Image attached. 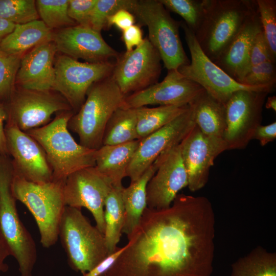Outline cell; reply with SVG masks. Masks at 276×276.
I'll use <instances>...</instances> for the list:
<instances>
[{"label": "cell", "instance_id": "ffe728a7", "mask_svg": "<svg viewBox=\"0 0 276 276\" xmlns=\"http://www.w3.org/2000/svg\"><path fill=\"white\" fill-rule=\"evenodd\" d=\"M52 40L57 51L63 55L87 62H107L120 55L107 43L100 32L90 27L77 25L58 30L53 32Z\"/></svg>", "mask_w": 276, "mask_h": 276}, {"label": "cell", "instance_id": "f1b7e54d", "mask_svg": "<svg viewBox=\"0 0 276 276\" xmlns=\"http://www.w3.org/2000/svg\"><path fill=\"white\" fill-rule=\"evenodd\" d=\"M189 105L159 106L153 108L146 106L136 109V130L141 140L158 130L186 111Z\"/></svg>", "mask_w": 276, "mask_h": 276}, {"label": "cell", "instance_id": "7dc6e473", "mask_svg": "<svg viewBox=\"0 0 276 276\" xmlns=\"http://www.w3.org/2000/svg\"><path fill=\"white\" fill-rule=\"evenodd\" d=\"M265 107L267 109H271L275 112L276 111V97L272 96L269 97L265 103Z\"/></svg>", "mask_w": 276, "mask_h": 276}, {"label": "cell", "instance_id": "4dcf8cb0", "mask_svg": "<svg viewBox=\"0 0 276 276\" xmlns=\"http://www.w3.org/2000/svg\"><path fill=\"white\" fill-rule=\"evenodd\" d=\"M68 0H37L39 17L52 30L77 25L68 14Z\"/></svg>", "mask_w": 276, "mask_h": 276}, {"label": "cell", "instance_id": "ac0fdd59", "mask_svg": "<svg viewBox=\"0 0 276 276\" xmlns=\"http://www.w3.org/2000/svg\"><path fill=\"white\" fill-rule=\"evenodd\" d=\"M182 159L191 192L201 189L207 183L211 168L216 158L227 150L222 139L208 136L195 125L180 143Z\"/></svg>", "mask_w": 276, "mask_h": 276}, {"label": "cell", "instance_id": "ba28073f", "mask_svg": "<svg viewBox=\"0 0 276 276\" xmlns=\"http://www.w3.org/2000/svg\"><path fill=\"white\" fill-rule=\"evenodd\" d=\"M130 12L147 27L148 39L168 71L189 63L179 36L181 22L174 20L159 0H135Z\"/></svg>", "mask_w": 276, "mask_h": 276}, {"label": "cell", "instance_id": "b9f144b4", "mask_svg": "<svg viewBox=\"0 0 276 276\" xmlns=\"http://www.w3.org/2000/svg\"><path fill=\"white\" fill-rule=\"evenodd\" d=\"M125 248L126 245L122 247H118L115 251L108 256L92 270L83 274V276H104Z\"/></svg>", "mask_w": 276, "mask_h": 276}, {"label": "cell", "instance_id": "8fae6325", "mask_svg": "<svg viewBox=\"0 0 276 276\" xmlns=\"http://www.w3.org/2000/svg\"><path fill=\"white\" fill-rule=\"evenodd\" d=\"M114 64L109 61L82 62L61 55L55 59V79L52 90L61 95L76 113L84 102L90 87L110 76Z\"/></svg>", "mask_w": 276, "mask_h": 276}, {"label": "cell", "instance_id": "f6af8a7d", "mask_svg": "<svg viewBox=\"0 0 276 276\" xmlns=\"http://www.w3.org/2000/svg\"><path fill=\"white\" fill-rule=\"evenodd\" d=\"M15 24L0 17V43L14 30Z\"/></svg>", "mask_w": 276, "mask_h": 276}, {"label": "cell", "instance_id": "277c9868", "mask_svg": "<svg viewBox=\"0 0 276 276\" xmlns=\"http://www.w3.org/2000/svg\"><path fill=\"white\" fill-rule=\"evenodd\" d=\"M111 75L90 87L84 102L67 123L68 129L78 135L79 144L91 149L103 145L106 125L125 97Z\"/></svg>", "mask_w": 276, "mask_h": 276}, {"label": "cell", "instance_id": "836d02e7", "mask_svg": "<svg viewBox=\"0 0 276 276\" xmlns=\"http://www.w3.org/2000/svg\"><path fill=\"white\" fill-rule=\"evenodd\" d=\"M21 57L0 50V103L5 104L10 97Z\"/></svg>", "mask_w": 276, "mask_h": 276}, {"label": "cell", "instance_id": "5b68a950", "mask_svg": "<svg viewBox=\"0 0 276 276\" xmlns=\"http://www.w3.org/2000/svg\"><path fill=\"white\" fill-rule=\"evenodd\" d=\"M13 176L12 159L9 155H0V240L16 260L21 276H32L36 246L17 212L11 188Z\"/></svg>", "mask_w": 276, "mask_h": 276}, {"label": "cell", "instance_id": "9c48e42d", "mask_svg": "<svg viewBox=\"0 0 276 276\" xmlns=\"http://www.w3.org/2000/svg\"><path fill=\"white\" fill-rule=\"evenodd\" d=\"M187 44L191 55L189 63L178 71L187 78L202 87L210 95L225 104L232 95L238 90H247L270 93L273 86H249L230 77L209 58L201 49L193 32L181 21Z\"/></svg>", "mask_w": 276, "mask_h": 276}, {"label": "cell", "instance_id": "d6986e66", "mask_svg": "<svg viewBox=\"0 0 276 276\" xmlns=\"http://www.w3.org/2000/svg\"><path fill=\"white\" fill-rule=\"evenodd\" d=\"M204 89L177 70L168 71L160 82L125 96L122 107L137 108L148 105H189Z\"/></svg>", "mask_w": 276, "mask_h": 276}, {"label": "cell", "instance_id": "8d00e7d4", "mask_svg": "<svg viewBox=\"0 0 276 276\" xmlns=\"http://www.w3.org/2000/svg\"><path fill=\"white\" fill-rule=\"evenodd\" d=\"M275 82V62L268 61L250 66L240 83L249 86H274Z\"/></svg>", "mask_w": 276, "mask_h": 276}, {"label": "cell", "instance_id": "52a82bcc", "mask_svg": "<svg viewBox=\"0 0 276 276\" xmlns=\"http://www.w3.org/2000/svg\"><path fill=\"white\" fill-rule=\"evenodd\" d=\"M64 182L52 181L38 184L14 174L12 191L14 197L30 211L37 223L40 242L44 247L54 245L59 238V227L65 205Z\"/></svg>", "mask_w": 276, "mask_h": 276}, {"label": "cell", "instance_id": "7a4b0ae2", "mask_svg": "<svg viewBox=\"0 0 276 276\" xmlns=\"http://www.w3.org/2000/svg\"><path fill=\"white\" fill-rule=\"evenodd\" d=\"M73 111L58 112L50 123L26 131L41 146L53 171L52 181L65 182L72 173L95 167L97 150L77 143L67 127Z\"/></svg>", "mask_w": 276, "mask_h": 276}, {"label": "cell", "instance_id": "484cf974", "mask_svg": "<svg viewBox=\"0 0 276 276\" xmlns=\"http://www.w3.org/2000/svg\"><path fill=\"white\" fill-rule=\"evenodd\" d=\"M156 171L154 163L135 181L122 190L124 222L122 233L130 234L140 222L147 207V185Z\"/></svg>", "mask_w": 276, "mask_h": 276}, {"label": "cell", "instance_id": "4316f807", "mask_svg": "<svg viewBox=\"0 0 276 276\" xmlns=\"http://www.w3.org/2000/svg\"><path fill=\"white\" fill-rule=\"evenodd\" d=\"M136 125L135 108H119L106 125L103 145H117L139 140Z\"/></svg>", "mask_w": 276, "mask_h": 276}, {"label": "cell", "instance_id": "8992f818", "mask_svg": "<svg viewBox=\"0 0 276 276\" xmlns=\"http://www.w3.org/2000/svg\"><path fill=\"white\" fill-rule=\"evenodd\" d=\"M59 237L69 265L82 274L110 254L104 234L91 224L81 209L65 206L59 224Z\"/></svg>", "mask_w": 276, "mask_h": 276}, {"label": "cell", "instance_id": "bcb514c9", "mask_svg": "<svg viewBox=\"0 0 276 276\" xmlns=\"http://www.w3.org/2000/svg\"><path fill=\"white\" fill-rule=\"evenodd\" d=\"M9 256H10V254L8 247L5 243L0 240V272L8 270V266L4 263V261Z\"/></svg>", "mask_w": 276, "mask_h": 276}, {"label": "cell", "instance_id": "6da1fadb", "mask_svg": "<svg viewBox=\"0 0 276 276\" xmlns=\"http://www.w3.org/2000/svg\"><path fill=\"white\" fill-rule=\"evenodd\" d=\"M214 221L204 197L178 194L168 208L147 207L104 276H211Z\"/></svg>", "mask_w": 276, "mask_h": 276}, {"label": "cell", "instance_id": "ab89813d", "mask_svg": "<svg viewBox=\"0 0 276 276\" xmlns=\"http://www.w3.org/2000/svg\"><path fill=\"white\" fill-rule=\"evenodd\" d=\"M135 16L126 9H121L111 15L107 20V27L114 26L122 31L134 25Z\"/></svg>", "mask_w": 276, "mask_h": 276}, {"label": "cell", "instance_id": "ee69618b", "mask_svg": "<svg viewBox=\"0 0 276 276\" xmlns=\"http://www.w3.org/2000/svg\"><path fill=\"white\" fill-rule=\"evenodd\" d=\"M8 115L5 104L0 103V155H9L5 133L4 122H7Z\"/></svg>", "mask_w": 276, "mask_h": 276}, {"label": "cell", "instance_id": "60d3db41", "mask_svg": "<svg viewBox=\"0 0 276 276\" xmlns=\"http://www.w3.org/2000/svg\"><path fill=\"white\" fill-rule=\"evenodd\" d=\"M122 39L126 52L131 51L143 42L142 30L139 26L134 24L122 31Z\"/></svg>", "mask_w": 276, "mask_h": 276}, {"label": "cell", "instance_id": "d4e9b609", "mask_svg": "<svg viewBox=\"0 0 276 276\" xmlns=\"http://www.w3.org/2000/svg\"><path fill=\"white\" fill-rule=\"evenodd\" d=\"M53 31L41 20L15 25L13 31L0 43V50L22 57L30 49L43 42L52 40Z\"/></svg>", "mask_w": 276, "mask_h": 276}, {"label": "cell", "instance_id": "d6a6232c", "mask_svg": "<svg viewBox=\"0 0 276 276\" xmlns=\"http://www.w3.org/2000/svg\"><path fill=\"white\" fill-rule=\"evenodd\" d=\"M0 17L15 25L38 20L36 1L0 0Z\"/></svg>", "mask_w": 276, "mask_h": 276}, {"label": "cell", "instance_id": "4fadbf2b", "mask_svg": "<svg viewBox=\"0 0 276 276\" xmlns=\"http://www.w3.org/2000/svg\"><path fill=\"white\" fill-rule=\"evenodd\" d=\"M117 59L111 76L125 96L157 82L161 73L162 59L147 38L144 39L141 45L119 55Z\"/></svg>", "mask_w": 276, "mask_h": 276}, {"label": "cell", "instance_id": "d590c367", "mask_svg": "<svg viewBox=\"0 0 276 276\" xmlns=\"http://www.w3.org/2000/svg\"><path fill=\"white\" fill-rule=\"evenodd\" d=\"M256 2L262 30L272 55L276 58V1Z\"/></svg>", "mask_w": 276, "mask_h": 276}, {"label": "cell", "instance_id": "f35d334b", "mask_svg": "<svg viewBox=\"0 0 276 276\" xmlns=\"http://www.w3.org/2000/svg\"><path fill=\"white\" fill-rule=\"evenodd\" d=\"M275 59L272 55L263 32L261 30L255 37L250 49L249 67L268 61L275 62Z\"/></svg>", "mask_w": 276, "mask_h": 276}, {"label": "cell", "instance_id": "7c38bea8", "mask_svg": "<svg viewBox=\"0 0 276 276\" xmlns=\"http://www.w3.org/2000/svg\"><path fill=\"white\" fill-rule=\"evenodd\" d=\"M269 93L240 90L225 104L226 128L223 135L228 150L243 149L261 125L263 107Z\"/></svg>", "mask_w": 276, "mask_h": 276}, {"label": "cell", "instance_id": "603a6c76", "mask_svg": "<svg viewBox=\"0 0 276 276\" xmlns=\"http://www.w3.org/2000/svg\"><path fill=\"white\" fill-rule=\"evenodd\" d=\"M140 140L117 145H102L96 150L95 167L106 177L113 187L122 188L128 166Z\"/></svg>", "mask_w": 276, "mask_h": 276}, {"label": "cell", "instance_id": "2e32d148", "mask_svg": "<svg viewBox=\"0 0 276 276\" xmlns=\"http://www.w3.org/2000/svg\"><path fill=\"white\" fill-rule=\"evenodd\" d=\"M5 133L14 174L35 183L53 180V171L44 150L33 137L15 125L6 123Z\"/></svg>", "mask_w": 276, "mask_h": 276}, {"label": "cell", "instance_id": "7bdbcfd3", "mask_svg": "<svg viewBox=\"0 0 276 276\" xmlns=\"http://www.w3.org/2000/svg\"><path fill=\"white\" fill-rule=\"evenodd\" d=\"M276 138V122L267 125H260L256 129L253 139L259 141L261 146H264Z\"/></svg>", "mask_w": 276, "mask_h": 276}, {"label": "cell", "instance_id": "7402d4cb", "mask_svg": "<svg viewBox=\"0 0 276 276\" xmlns=\"http://www.w3.org/2000/svg\"><path fill=\"white\" fill-rule=\"evenodd\" d=\"M261 30L258 12L213 62L240 83L249 68V54L252 44L256 35Z\"/></svg>", "mask_w": 276, "mask_h": 276}, {"label": "cell", "instance_id": "3957f363", "mask_svg": "<svg viewBox=\"0 0 276 276\" xmlns=\"http://www.w3.org/2000/svg\"><path fill=\"white\" fill-rule=\"evenodd\" d=\"M258 12L256 0H206L203 19L194 33L203 52L214 62Z\"/></svg>", "mask_w": 276, "mask_h": 276}, {"label": "cell", "instance_id": "9a60e30c", "mask_svg": "<svg viewBox=\"0 0 276 276\" xmlns=\"http://www.w3.org/2000/svg\"><path fill=\"white\" fill-rule=\"evenodd\" d=\"M195 125L189 105L173 120L140 140L126 171L130 182L137 180L162 153L179 144Z\"/></svg>", "mask_w": 276, "mask_h": 276}, {"label": "cell", "instance_id": "5bb4252c", "mask_svg": "<svg viewBox=\"0 0 276 276\" xmlns=\"http://www.w3.org/2000/svg\"><path fill=\"white\" fill-rule=\"evenodd\" d=\"M110 181L95 167L83 168L71 174L63 185L65 206L90 211L96 226L104 233V206L106 198L112 189Z\"/></svg>", "mask_w": 276, "mask_h": 276}, {"label": "cell", "instance_id": "30bf717a", "mask_svg": "<svg viewBox=\"0 0 276 276\" xmlns=\"http://www.w3.org/2000/svg\"><path fill=\"white\" fill-rule=\"evenodd\" d=\"M5 105L8 115L6 123L24 132L47 125L55 113L73 111L57 92L25 89L16 85Z\"/></svg>", "mask_w": 276, "mask_h": 276}, {"label": "cell", "instance_id": "e0dca14e", "mask_svg": "<svg viewBox=\"0 0 276 276\" xmlns=\"http://www.w3.org/2000/svg\"><path fill=\"white\" fill-rule=\"evenodd\" d=\"M179 144L164 151L154 162L156 171L146 187L149 208H169L179 192L188 187V177Z\"/></svg>", "mask_w": 276, "mask_h": 276}, {"label": "cell", "instance_id": "f546056e", "mask_svg": "<svg viewBox=\"0 0 276 276\" xmlns=\"http://www.w3.org/2000/svg\"><path fill=\"white\" fill-rule=\"evenodd\" d=\"M232 267L231 276H276L275 254L257 249Z\"/></svg>", "mask_w": 276, "mask_h": 276}, {"label": "cell", "instance_id": "74e56055", "mask_svg": "<svg viewBox=\"0 0 276 276\" xmlns=\"http://www.w3.org/2000/svg\"><path fill=\"white\" fill-rule=\"evenodd\" d=\"M97 1L70 0L68 16L77 25L90 27V18Z\"/></svg>", "mask_w": 276, "mask_h": 276}, {"label": "cell", "instance_id": "e575fe53", "mask_svg": "<svg viewBox=\"0 0 276 276\" xmlns=\"http://www.w3.org/2000/svg\"><path fill=\"white\" fill-rule=\"evenodd\" d=\"M135 0H97L93 9L90 21V27L100 32L107 28L109 17L121 9L130 12Z\"/></svg>", "mask_w": 276, "mask_h": 276}, {"label": "cell", "instance_id": "cb8c5ba5", "mask_svg": "<svg viewBox=\"0 0 276 276\" xmlns=\"http://www.w3.org/2000/svg\"><path fill=\"white\" fill-rule=\"evenodd\" d=\"M189 105L195 125L203 134L223 139L226 128L225 104L213 98L204 89Z\"/></svg>", "mask_w": 276, "mask_h": 276}, {"label": "cell", "instance_id": "1f68e13d", "mask_svg": "<svg viewBox=\"0 0 276 276\" xmlns=\"http://www.w3.org/2000/svg\"><path fill=\"white\" fill-rule=\"evenodd\" d=\"M167 10L180 15L194 33L203 19L206 0H159Z\"/></svg>", "mask_w": 276, "mask_h": 276}, {"label": "cell", "instance_id": "83f0119b", "mask_svg": "<svg viewBox=\"0 0 276 276\" xmlns=\"http://www.w3.org/2000/svg\"><path fill=\"white\" fill-rule=\"evenodd\" d=\"M122 188L113 187L109 193L104 206L105 227L104 237L111 254L118 248L124 222V208Z\"/></svg>", "mask_w": 276, "mask_h": 276}, {"label": "cell", "instance_id": "44dd1931", "mask_svg": "<svg viewBox=\"0 0 276 276\" xmlns=\"http://www.w3.org/2000/svg\"><path fill=\"white\" fill-rule=\"evenodd\" d=\"M56 47L53 40L33 48L22 56L15 85L25 89L52 90Z\"/></svg>", "mask_w": 276, "mask_h": 276}]
</instances>
